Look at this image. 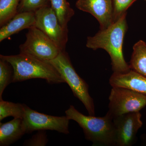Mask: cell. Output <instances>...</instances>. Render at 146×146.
I'll return each mask as SVG.
<instances>
[{
	"label": "cell",
	"instance_id": "obj_17",
	"mask_svg": "<svg viewBox=\"0 0 146 146\" xmlns=\"http://www.w3.org/2000/svg\"><path fill=\"white\" fill-rule=\"evenodd\" d=\"M21 0H0V26L2 27L18 13Z\"/></svg>",
	"mask_w": 146,
	"mask_h": 146
},
{
	"label": "cell",
	"instance_id": "obj_21",
	"mask_svg": "<svg viewBox=\"0 0 146 146\" xmlns=\"http://www.w3.org/2000/svg\"><path fill=\"white\" fill-rule=\"evenodd\" d=\"M48 137L46 130L38 131L31 138L26 140L23 144L24 146H45L48 143Z\"/></svg>",
	"mask_w": 146,
	"mask_h": 146
},
{
	"label": "cell",
	"instance_id": "obj_5",
	"mask_svg": "<svg viewBox=\"0 0 146 146\" xmlns=\"http://www.w3.org/2000/svg\"><path fill=\"white\" fill-rule=\"evenodd\" d=\"M26 40L20 45V53L44 61L56 58L62 51L46 35L35 27L28 29Z\"/></svg>",
	"mask_w": 146,
	"mask_h": 146
},
{
	"label": "cell",
	"instance_id": "obj_7",
	"mask_svg": "<svg viewBox=\"0 0 146 146\" xmlns=\"http://www.w3.org/2000/svg\"><path fill=\"white\" fill-rule=\"evenodd\" d=\"M35 27L43 31L61 51L65 50L68 41V30L63 28L56 14L49 5L35 12Z\"/></svg>",
	"mask_w": 146,
	"mask_h": 146
},
{
	"label": "cell",
	"instance_id": "obj_14",
	"mask_svg": "<svg viewBox=\"0 0 146 146\" xmlns=\"http://www.w3.org/2000/svg\"><path fill=\"white\" fill-rule=\"evenodd\" d=\"M130 69L146 77V43L139 40L133 45L129 63Z\"/></svg>",
	"mask_w": 146,
	"mask_h": 146
},
{
	"label": "cell",
	"instance_id": "obj_2",
	"mask_svg": "<svg viewBox=\"0 0 146 146\" xmlns=\"http://www.w3.org/2000/svg\"><path fill=\"white\" fill-rule=\"evenodd\" d=\"M0 58L6 60L13 68L12 83L33 78L43 79L50 84L65 83L51 64L31 56L20 53L14 55H1Z\"/></svg>",
	"mask_w": 146,
	"mask_h": 146
},
{
	"label": "cell",
	"instance_id": "obj_19",
	"mask_svg": "<svg viewBox=\"0 0 146 146\" xmlns=\"http://www.w3.org/2000/svg\"><path fill=\"white\" fill-rule=\"evenodd\" d=\"M137 0H112L113 23L127 13L128 9Z\"/></svg>",
	"mask_w": 146,
	"mask_h": 146
},
{
	"label": "cell",
	"instance_id": "obj_10",
	"mask_svg": "<svg viewBox=\"0 0 146 146\" xmlns=\"http://www.w3.org/2000/svg\"><path fill=\"white\" fill-rule=\"evenodd\" d=\"M76 6L94 16L99 22L100 29L107 28L113 23L112 0H78Z\"/></svg>",
	"mask_w": 146,
	"mask_h": 146
},
{
	"label": "cell",
	"instance_id": "obj_1",
	"mask_svg": "<svg viewBox=\"0 0 146 146\" xmlns=\"http://www.w3.org/2000/svg\"><path fill=\"white\" fill-rule=\"evenodd\" d=\"M127 13L104 29H100L93 36H88L86 46L93 50L103 49L111 58L113 73L127 72L131 69L123 54L124 38L127 29Z\"/></svg>",
	"mask_w": 146,
	"mask_h": 146
},
{
	"label": "cell",
	"instance_id": "obj_6",
	"mask_svg": "<svg viewBox=\"0 0 146 146\" xmlns=\"http://www.w3.org/2000/svg\"><path fill=\"white\" fill-rule=\"evenodd\" d=\"M112 87L107 113L113 119L124 114L140 112L146 106V96L127 88Z\"/></svg>",
	"mask_w": 146,
	"mask_h": 146
},
{
	"label": "cell",
	"instance_id": "obj_20",
	"mask_svg": "<svg viewBox=\"0 0 146 146\" xmlns=\"http://www.w3.org/2000/svg\"><path fill=\"white\" fill-rule=\"evenodd\" d=\"M49 1L50 0H21L18 7V13L35 12L41 7L49 5Z\"/></svg>",
	"mask_w": 146,
	"mask_h": 146
},
{
	"label": "cell",
	"instance_id": "obj_22",
	"mask_svg": "<svg viewBox=\"0 0 146 146\" xmlns=\"http://www.w3.org/2000/svg\"><path fill=\"white\" fill-rule=\"evenodd\" d=\"M144 1H146V0H144Z\"/></svg>",
	"mask_w": 146,
	"mask_h": 146
},
{
	"label": "cell",
	"instance_id": "obj_16",
	"mask_svg": "<svg viewBox=\"0 0 146 146\" xmlns=\"http://www.w3.org/2000/svg\"><path fill=\"white\" fill-rule=\"evenodd\" d=\"M25 104L14 103L0 100V121L7 117L12 116L14 118L23 119Z\"/></svg>",
	"mask_w": 146,
	"mask_h": 146
},
{
	"label": "cell",
	"instance_id": "obj_3",
	"mask_svg": "<svg viewBox=\"0 0 146 146\" xmlns=\"http://www.w3.org/2000/svg\"><path fill=\"white\" fill-rule=\"evenodd\" d=\"M67 117L77 123L82 129L86 140L94 145H116V131L113 119L108 114L103 117L86 116L71 105L65 111Z\"/></svg>",
	"mask_w": 146,
	"mask_h": 146
},
{
	"label": "cell",
	"instance_id": "obj_11",
	"mask_svg": "<svg viewBox=\"0 0 146 146\" xmlns=\"http://www.w3.org/2000/svg\"><path fill=\"white\" fill-rule=\"evenodd\" d=\"M109 83L112 87L127 88L146 96V77L133 70L124 73H113Z\"/></svg>",
	"mask_w": 146,
	"mask_h": 146
},
{
	"label": "cell",
	"instance_id": "obj_13",
	"mask_svg": "<svg viewBox=\"0 0 146 146\" xmlns=\"http://www.w3.org/2000/svg\"><path fill=\"white\" fill-rule=\"evenodd\" d=\"M26 133L23 119L14 118L0 123V146H8L21 139Z\"/></svg>",
	"mask_w": 146,
	"mask_h": 146
},
{
	"label": "cell",
	"instance_id": "obj_15",
	"mask_svg": "<svg viewBox=\"0 0 146 146\" xmlns=\"http://www.w3.org/2000/svg\"><path fill=\"white\" fill-rule=\"evenodd\" d=\"M50 6L63 28L68 29V23L74 15V11L67 0H50Z\"/></svg>",
	"mask_w": 146,
	"mask_h": 146
},
{
	"label": "cell",
	"instance_id": "obj_18",
	"mask_svg": "<svg viewBox=\"0 0 146 146\" xmlns=\"http://www.w3.org/2000/svg\"><path fill=\"white\" fill-rule=\"evenodd\" d=\"M12 66L6 60L0 59V100L2 99V95L5 89L12 83L13 70Z\"/></svg>",
	"mask_w": 146,
	"mask_h": 146
},
{
	"label": "cell",
	"instance_id": "obj_8",
	"mask_svg": "<svg viewBox=\"0 0 146 146\" xmlns=\"http://www.w3.org/2000/svg\"><path fill=\"white\" fill-rule=\"evenodd\" d=\"M23 122L26 133L35 131L50 130L69 134L70 120L66 116L56 117L35 111L25 105Z\"/></svg>",
	"mask_w": 146,
	"mask_h": 146
},
{
	"label": "cell",
	"instance_id": "obj_4",
	"mask_svg": "<svg viewBox=\"0 0 146 146\" xmlns=\"http://www.w3.org/2000/svg\"><path fill=\"white\" fill-rule=\"evenodd\" d=\"M46 62L51 64L59 73L71 88L74 96L84 106L89 115H95L94 100L89 94V86L76 72L68 53L62 51L56 58Z\"/></svg>",
	"mask_w": 146,
	"mask_h": 146
},
{
	"label": "cell",
	"instance_id": "obj_12",
	"mask_svg": "<svg viewBox=\"0 0 146 146\" xmlns=\"http://www.w3.org/2000/svg\"><path fill=\"white\" fill-rule=\"evenodd\" d=\"M35 13L32 11L18 13L0 29V42L24 29L35 27Z\"/></svg>",
	"mask_w": 146,
	"mask_h": 146
},
{
	"label": "cell",
	"instance_id": "obj_9",
	"mask_svg": "<svg viewBox=\"0 0 146 146\" xmlns=\"http://www.w3.org/2000/svg\"><path fill=\"white\" fill-rule=\"evenodd\" d=\"M140 112H131L113 119L116 131V145L130 146L135 142L136 134L143 126Z\"/></svg>",
	"mask_w": 146,
	"mask_h": 146
}]
</instances>
